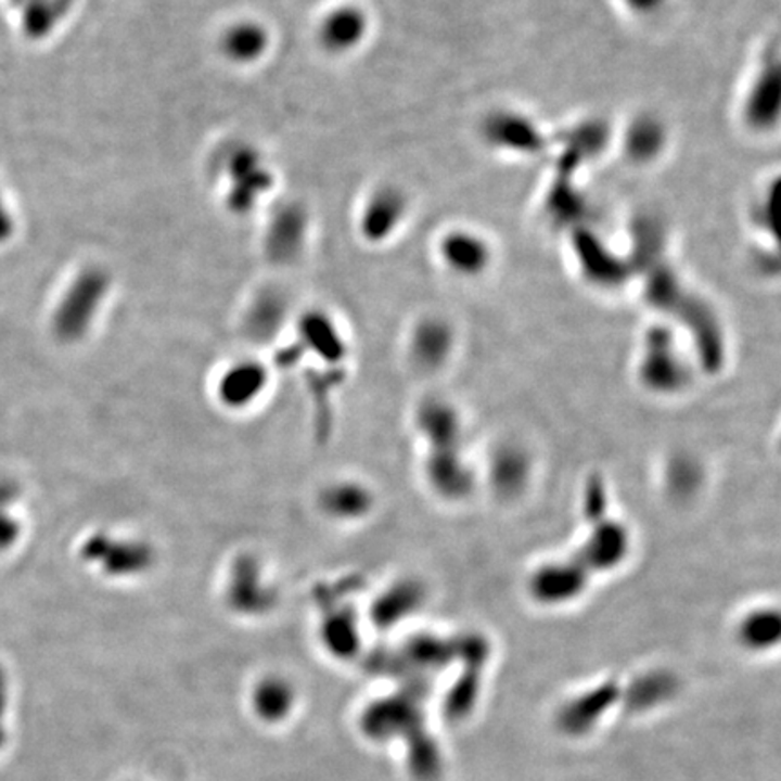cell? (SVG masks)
<instances>
[{"instance_id":"obj_1","label":"cell","mask_w":781,"mask_h":781,"mask_svg":"<svg viewBox=\"0 0 781 781\" xmlns=\"http://www.w3.org/2000/svg\"><path fill=\"white\" fill-rule=\"evenodd\" d=\"M694 362H688L666 333H653L645 338L635 374L640 387L650 395L673 398L688 389L693 382Z\"/></svg>"},{"instance_id":"obj_2","label":"cell","mask_w":781,"mask_h":781,"mask_svg":"<svg viewBox=\"0 0 781 781\" xmlns=\"http://www.w3.org/2000/svg\"><path fill=\"white\" fill-rule=\"evenodd\" d=\"M217 170L228 181L227 205L235 214L254 210L273 183L257 149L246 143L228 145L217 157Z\"/></svg>"},{"instance_id":"obj_3","label":"cell","mask_w":781,"mask_h":781,"mask_svg":"<svg viewBox=\"0 0 781 781\" xmlns=\"http://www.w3.org/2000/svg\"><path fill=\"white\" fill-rule=\"evenodd\" d=\"M591 575L574 558L550 559L534 566L526 591L537 606L561 607L574 604L590 588Z\"/></svg>"},{"instance_id":"obj_4","label":"cell","mask_w":781,"mask_h":781,"mask_svg":"<svg viewBox=\"0 0 781 781\" xmlns=\"http://www.w3.org/2000/svg\"><path fill=\"white\" fill-rule=\"evenodd\" d=\"M629 550L631 536L624 523L610 517H593L574 558L591 577H596L620 568L628 559Z\"/></svg>"},{"instance_id":"obj_5","label":"cell","mask_w":781,"mask_h":781,"mask_svg":"<svg viewBox=\"0 0 781 781\" xmlns=\"http://www.w3.org/2000/svg\"><path fill=\"white\" fill-rule=\"evenodd\" d=\"M108 276L102 268H87L76 277L60 304L56 324L64 335L78 336L92 324L98 309L107 297Z\"/></svg>"},{"instance_id":"obj_6","label":"cell","mask_w":781,"mask_h":781,"mask_svg":"<svg viewBox=\"0 0 781 781\" xmlns=\"http://www.w3.org/2000/svg\"><path fill=\"white\" fill-rule=\"evenodd\" d=\"M308 214L297 203L281 206L271 217L266 233V252L273 263H290L298 257L306 244Z\"/></svg>"},{"instance_id":"obj_7","label":"cell","mask_w":781,"mask_h":781,"mask_svg":"<svg viewBox=\"0 0 781 781\" xmlns=\"http://www.w3.org/2000/svg\"><path fill=\"white\" fill-rule=\"evenodd\" d=\"M734 639L747 653H767L774 650L780 640V613L778 607L756 604L748 607L734 623Z\"/></svg>"},{"instance_id":"obj_8","label":"cell","mask_w":781,"mask_h":781,"mask_svg":"<svg viewBox=\"0 0 781 781\" xmlns=\"http://www.w3.org/2000/svg\"><path fill=\"white\" fill-rule=\"evenodd\" d=\"M366 15L355 5H338L331 10L319 24L320 48L328 53H347L357 48L366 35Z\"/></svg>"},{"instance_id":"obj_9","label":"cell","mask_w":781,"mask_h":781,"mask_svg":"<svg viewBox=\"0 0 781 781\" xmlns=\"http://www.w3.org/2000/svg\"><path fill=\"white\" fill-rule=\"evenodd\" d=\"M270 46V35L255 21H239L221 35V53L233 64H254Z\"/></svg>"},{"instance_id":"obj_10","label":"cell","mask_w":781,"mask_h":781,"mask_svg":"<svg viewBox=\"0 0 781 781\" xmlns=\"http://www.w3.org/2000/svg\"><path fill=\"white\" fill-rule=\"evenodd\" d=\"M401 197L395 190H382L369 201L362 216V232L371 241L389 235L401 216Z\"/></svg>"},{"instance_id":"obj_11","label":"cell","mask_w":781,"mask_h":781,"mask_svg":"<svg viewBox=\"0 0 781 781\" xmlns=\"http://www.w3.org/2000/svg\"><path fill=\"white\" fill-rule=\"evenodd\" d=\"M450 341L447 331L438 324L422 325L412 341V357L427 371L444 368L449 358Z\"/></svg>"},{"instance_id":"obj_12","label":"cell","mask_w":781,"mask_h":781,"mask_svg":"<svg viewBox=\"0 0 781 781\" xmlns=\"http://www.w3.org/2000/svg\"><path fill=\"white\" fill-rule=\"evenodd\" d=\"M22 27L27 37L43 38L59 26L69 11L71 0H26Z\"/></svg>"},{"instance_id":"obj_13","label":"cell","mask_w":781,"mask_h":781,"mask_svg":"<svg viewBox=\"0 0 781 781\" xmlns=\"http://www.w3.org/2000/svg\"><path fill=\"white\" fill-rule=\"evenodd\" d=\"M324 507L336 517H360L371 507V494L357 483H341L324 494Z\"/></svg>"},{"instance_id":"obj_14","label":"cell","mask_w":781,"mask_h":781,"mask_svg":"<svg viewBox=\"0 0 781 781\" xmlns=\"http://www.w3.org/2000/svg\"><path fill=\"white\" fill-rule=\"evenodd\" d=\"M260 376L263 374H259V369H255L249 363H246L243 368L230 369L222 379V395L232 406H238L239 401H248L263 387Z\"/></svg>"},{"instance_id":"obj_15","label":"cell","mask_w":781,"mask_h":781,"mask_svg":"<svg viewBox=\"0 0 781 781\" xmlns=\"http://www.w3.org/2000/svg\"><path fill=\"white\" fill-rule=\"evenodd\" d=\"M11 230H13V222H11L10 214L5 212L2 201H0V241L10 238Z\"/></svg>"},{"instance_id":"obj_16","label":"cell","mask_w":781,"mask_h":781,"mask_svg":"<svg viewBox=\"0 0 781 781\" xmlns=\"http://www.w3.org/2000/svg\"><path fill=\"white\" fill-rule=\"evenodd\" d=\"M16 2H21V4H24V2H26V0H16Z\"/></svg>"}]
</instances>
